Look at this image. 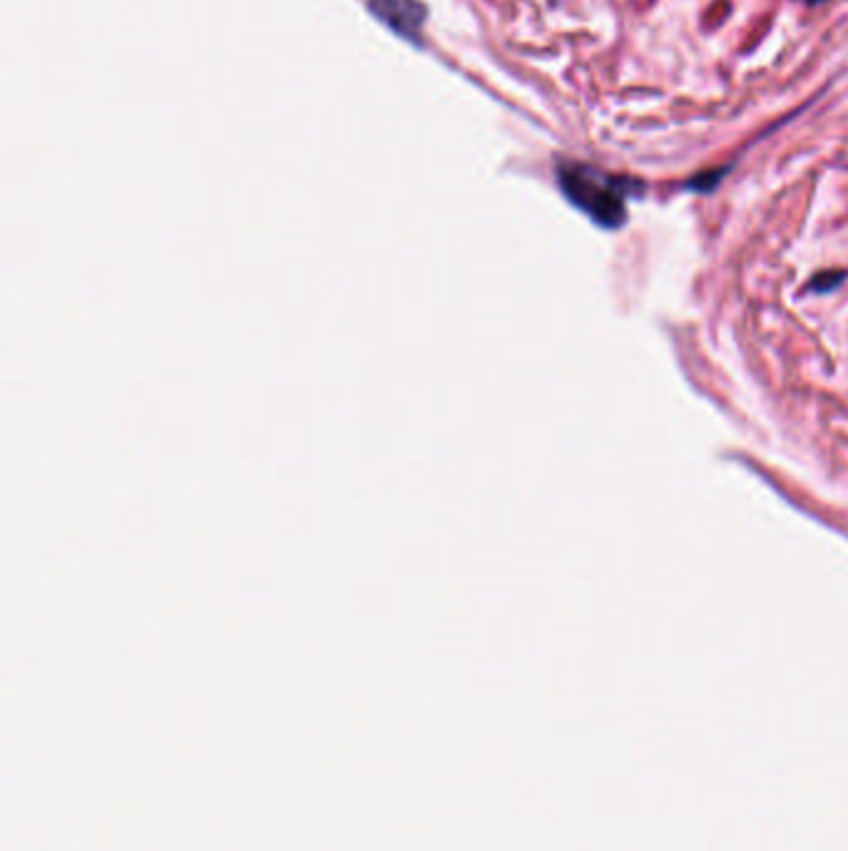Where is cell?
Instances as JSON below:
<instances>
[{"mask_svg":"<svg viewBox=\"0 0 848 851\" xmlns=\"http://www.w3.org/2000/svg\"><path fill=\"white\" fill-rule=\"evenodd\" d=\"M371 10L401 38L413 40V43L421 40L426 8L418 0H371Z\"/></svg>","mask_w":848,"mask_h":851,"instance_id":"7a4b0ae2","label":"cell"},{"mask_svg":"<svg viewBox=\"0 0 848 851\" xmlns=\"http://www.w3.org/2000/svg\"><path fill=\"white\" fill-rule=\"evenodd\" d=\"M806 3H809V5H816V3H824V0H806Z\"/></svg>","mask_w":848,"mask_h":851,"instance_id":"3957f363","label":"cell"},{"mask_svg":"<svg viewBox=\"0 0 848 851\" xmlns=\"http://www.w3.org/2000/svg\"><path fill=\"white\" fill-rule=\"evenodd\" d=\"M565 197L602 227H620L627 219L625 182L595 170V167L565 162L558 170Z\"/></svg>","mask_w":848,"mask_h":851,"instance_id":"6da1fadb","label":"cell"}]
</instances>
